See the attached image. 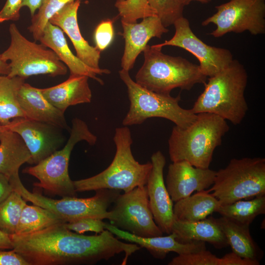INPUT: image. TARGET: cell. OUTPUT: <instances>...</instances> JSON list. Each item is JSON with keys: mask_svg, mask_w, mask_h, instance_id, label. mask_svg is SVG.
I'll return each instance as SVG.
<instances>
[{"mask_svg": "<svg viewBox=\"0 0 265 265\" xmlns=\"http://www.w3.org/2000/svg\"><path fill=\"white\" fill-rule=\"evenodd\" d=\"M9 182L13 190L26 201L49 210L65 222L83 217L108 219L110 212L107 209L120 194L118 190L100 189L89 198L65 197L54 199L28 191L22 184L19 174L10 178Z\"/></svg>", "mask_w": 265, "mask_h": 265, "instance_id": "cell-9", "label": "cell"}, {"mask_svg": "<svg viewBox=\"0 0 265 265\" xmlns=\"http://www.w3.org/2000/svg\"><path fill=\"white\" fill-rule=\"evenodd\" d=\"M2 75V74H1V73L0 72V77Z\"/></svg>", "mask_w": 265, "mask_h": 265, "instance_id": "cell-45", "label": "cell"}, {"mask_svg": "<svg viewBox=\"0 0 265 265\" xmlns=\"http://www.w3.org/2000/svg\"><path fill=\"white\" fill-rule=\"evenodd\" d=\"M152 169L146 185L154 220L162 233H171L174 219L173 201L165 185L163 169L165 157L160 151L151 156Z\"/></svg>", "mask_w": 265, "mask_h": 265, "instance_id": "cell-14", "label": "cell"}, {"mask_svg": "<svg viewBox=\"0 0 265 265\" xmlns=\"http://www.w3.org/2000/svg\"><path fill=\"white\" fill-rule=\"evenodd\" d=\"M114 6L121 21L126 23H135L139 19L157 16L147 0H116Z\"/></svg>", "mask_w": 265, "mask_h": 265, "instance_id": "cell-31", "label": "cell"}, {"mask_svg": "<svg viewBox=\"0 0 265 265\" xmlns=\"http://www.w3.org/2000/svg\"><path fill=\"white\" fill-rule=\"evenodd\" d=\"M214 219L233 252L244 258L259 261L262 251L252 238L249 226L239 224L223 216Z\"/></svg>", "mask_w": 265, "mask_h": 265, "instance_id": "cell-24", "label": "cell"}, {"mask_svg": "<svg viewBox=\"0 0 265 265\" xmlns=\"http://www.w3.org/2000/svg\"><path fill=\"white\" fill-rule=\"evenodd\" d=\"M125 46L121 60L122 69L130 71L133 68L136 59L143 51L149 40L154 37L161 38L168 29L157 16L142 19L139 23L121 21Z\"/></svg>", "mask_w": 265, "mask_h": 265, "instance_id": "cell-16", "label": "cell"}, {"mask_svg": "<svg viewBox=\"0 0 265 265\" xmlns=\"http://www.w3.org/2000/svg\"><path fill=\"white\" fill-rule=\"evenodd\" d=\"M39 41L55 53L59 59L69 68L70 75L86 76L103 85V80L97 75L110 73V71L108 69L96 70L83 63L71 52L63 31L58 26L50 22L48 23L45 27Z\"/></svg>", "mask_w": 265, "mask_h": 265, "instance_id": "cell-20", "label": "cell"}, {"mask_svg": "<svg viewBox=\"0 0 265 265\" xmlns=\"http://www.w3.org/2000/svg\"><path fill=\"white\" fill-rule=\"evenodd\" d=\"M105 229L111 232L119 238L145 248L155 258L163 259L171 252L178 255L186 254L206 249L205 242L194 241L187 243L180 242L171 233L167 236L141 237L121 230L112 224L106 223Z\"/></svg>", "mask_w": 265, "mask_h": 265, "instance_id": "cell-18", "label": "cell"}, {"mask_svg": "<svg viewBox=\"0 0 265 265\" xmlns=\"http://www.w3.org/2000/svg\"><path fill=\"white\" fill-rule=\"evenodd\" d=\"M18 99L25 117L68 129L64 113L51 104L42 94L41 88L25 82L18 92Z\"/></svg>", "mask_w": 265, "mask_h": 265, "instance_id": "cell-19", "label": "cell"}, {"mask_svg": "<svg viewBox=\"0 0 265 265\" xmlns=\"http://www.w3.org/2000/svg\"><path fill=\"white\" fill-rule=\"evenodd\" d=\"M9 71L8 63L3 61L0 54V72L2 75L7 76Z\"/></svg>", "mask_w": 265, "mask_h": 265, "instance_id": "cell-42", "label": "cell"}, {"mask_svg": "<svg viewBox=\"0 0 265 265\" xmlns=\"http://www.w3.org/2000/svg\"><path fill=\"white\" fill-rule=\"evenodd\" d=\"M171 233H174L176 239L183 243L194 241L207 242L217 249L229 245L225 236L212 216L196 221H185L174 218Z\"/></svg>", "mask_w": 265, "mask_h": 265, "instance_id": "cell-22", "label": "cell"}, {"mask_svg": "<svg viewBox=\"0 0 265 265\" xmlns=\"http://www.w3.org/2000/svg\"><path fill=\"white\" fill-rule=\"evenodd\" d=\"M25 79L0 77V125H7L13 119L25 117L19 105L18 92Z\"/></svg>", "mask_w": 265, "mask_h": 265, "instance_id": "cell-26", "label": "cell"}, {"mask_svg": "<svg viewBox=\"0 0 265 265\" xmlns=\"http://www.w3.org/2000/svg\"><path fill=\"white\" fill-rule=\"evenodd\" d=\"M208 190L221 205L265 194V159H232L224 168L216 172Z\"/></svg>", "mask_w": 265, "mask_h": 265, "instance_id": "cell-7", "label": "cell"}, {"mask_svg": "<svg viewBox=\"0 0 265 265\" xmlns=\"http://www.w3.org/2000/svg\"><path fill=\"white\" fill-rule=\"evenodd\" d=\"M74 0H43L36 14L31 17L28 30L35 40L39 41L50 19L67 3Z\"/></svg>", "mask_w": 265, "mask_h": 265, "instance_id": "cell-30", "label": "cell"}, {"mask_svg": "<svg viewBox=\"0 0 265 265\" xmlns=\"http://www.w3.org/2000/svg\"><path fill=\"white\" fill-rule=\"evenodd\" d=\"M43 0H23L22 6L27 7L30 12L31 16L32 17L37 10H38Z\"/></svg>", "mask_w": 265, "mask_h": 265, "instance_id": "cell-40", "label": "cell"}, {"mask_svg": "<svg viewBox=\"0 0 265 265\" xmlns=\"http://www.w3.org/2000/svg\"><path fill=\"white\" fill-rule=\"evenodd\" d=\"M119 75L127 86L130 102L129 110L122 121L123 126L139 125L148 118L159 117L185 128L196 119L197 114L190 109L180 106V95L174 97L149 90L132 80L129 72L125 70H120Z\"/></svg>", "mask_w": 265, "mask_h": 265, "instance_id": "cell-6", "label": "cell"}, {"mask_svg": "<svg viewBox=\"0 0 265 265\" xmlns=\"http://www.w3.org/2000/svg\"><path fill=\"white\" fill-rule=\"evenodd\" d=\"M216 212L239 224L249 226L259 215L265 213V195L250 200H240L232 204L221 205Z\"/></svg>", "mask_w": 265, "mask_h": 265, "instance_id": "cell-27", "label": "cell"}, {"mask_svg": "<svg viewBox=\"0 0 265 265\" xmlns=\"http://www.w3.org/2000/svg\"><path fill=\"white\" fill-rule=\"evenodd\" d=\"M173 25L175 29L174 36L154 46L162 48L171 46L188 51L198 60L200 70L207 77L216 75L234 59L232 53L228 49L210 46L200 39L191 29L188 20L183 16L177 20Z\"/></svg>", "mask_w": 265, "mask_h": 265, "instance_id": "cell-12", "label": "cell"}, {"mask_svg": "<svg viewBox=\"0 0 265 265\" xmlns=\"http://www.w3.org/2000/svg\"><path fill=\"white\" fill-rule=\"evenodd\" d=\"M184 6L189 4L191 1H196L202 3H208L212 0H178Z\"/></svg>", "mask_w": 265, "mask_h": 265, "instance_id": "cell-43", "label": "cell"}, {"mask_svg": "<svg viewBox=\"0 0 265 265\" xmlns=\"http://www.w3.org/2000/svg\"><path fill=\"white\" fill-rule=\"evenodd\" d=\"M215 8L216 12L201 24L216 26L209 33L215 38L231 32L248 31L254 35L265 32V0H230Z\"/></svg>", "mask_w": 265, "mask_h": 265, "instance_id": "cell-10", "label": "cell"}, {"mask_svg": "<svg viewBox=\"0 0 265 265\" xmlns=\"http://www.w3.org/2000/svg\"><path fill=\"white\" fill-rule=\"evenodd\" d=\"M81 0H74L64 6L50 19L49 22L58 26L71 40L77 57L90 68L102 71L99 66L101 52L91 46L80 31L78 11Z\"/></svg>", "mask_w": 265, "mask_h": 265, "instance_id": "cell-17", "label": "cell"}, {"mask_svg": "<svg viewBox=\"0 0 265 265\" xmlns=\"http://www.w3.org/2000/svg\"><path fill=\"white\" fill-rule=\"evenodd\" d=\"M105 225L106 222L102 219L92 217H83L64 223L68 229L80 234L86 232L100 234L105 230Z\"/></svg>", "mask_w": 265, "mask_h": 265, "instance_id": "cell-34", "label": "cell"}, {"mask_svg": "<svg viewBox=\"0 0 265 265\" xmlns=\"http://www.w3.org/2000/svg\"><path fill=\"white\" fill-rule=\"evenodd\" d=\"M162 48L147 45L144 62L137 71L135 82L153 92L170 95L174 89L189 90L195 84H205L207 77L198 65L181 56L163 53Z\"/></svg>", "mask_w": 265, "mask_h": 265, "instance_id": "cell-4", "label": "cell"}, {"mask_svg": "<svg viewBox=\"0 0 265 265\" xmlns=\"http://www.w3.org/2000/svg\"><path fill=\"white\" fill-rule=\"evenodd\" d=\"M113 204L108 220L114 226L141 237L162 236L150 209L146 185L119 194Z\"/></svg>", "mask_w": 265, "mask_h": 265, "instance_id": "cell-11", "label": "cell"}, {"mask_svg": "<svg viewBox=\"0 0 265 265\" xmlns=\"http://www.w3.org/2000/svg\"><path fill=\"white\" fill-rule=\"evenodd\" d=\"M23 0H6L0 11V23L5 21H16L20 17V11Z\"/></svg>", "mask_w": 265, "mask_h": 265, "instance_id": "cell-36", "label": "cell"}, {"mask_svg": "<svg viewBox=\"0 0 265 265\" xmlns=\"http://www.w3.org/2000/svg\"><path fill=\"white\" fill-rule=\"evenodd\" d=\"M26 201L13 190L0 204V230L11 235L16 232L22 210Z\"/></svg>", "mask_w": 265, "mask_h": 265, "instance_id": "cell-29", "label": "cell"}, {"mask_svg": "<svg viewBox=\"0 0 265 265\" xmlns=\"http://www.w3.org/2000/svg\"><path fill=\"white\" fill-rule=\"evenodd\" d=\"M163 25L167 27L183 16V6L178 0H147Z\"/></svg>", "mask_w": 265, "mask_h": 265, "instance_id": "cell-32", "label": "cell"}, {"mask_svg": "<svg viewBox=\"0 0 265 265\" xmlns=\"http://www.w3.org/2000/svg\"><path fill=\"white\" fill-rule=\"evenodd\" d=\"M3 126L0 125V130L2 128Z\"/></svg>", "mask_w": 265, "mask_h": 265, "instance_id": "cell-44", "label": "cell"}, {"mask_svg": "<svg viewBox=\"0 0 265 265\" xmlns=\"http://www.w3.org/2000/svg\"><path fill=\"white\" fill-rule=\"evenodd\" d=\"M0 265H29L20 255L14 250L0 251Z\"/></svg>", "mask_w": 265, "mask_h": 265, "instance_id": "cell-38", "label": "cell"}, {"mask_svg": "<svg viewBox=\"0 0 265 265\" xmlns=\"http://www.w3.org/2000/svg\"><path fill=\"white\" fill-rule=\"evenodd\" d=\"M13 191L9 179L4 174L0 173V204Z\"/></svg>", "mask_w": 265, "mask_h": 265, "instance_id": "cell-39", "label": "cell"}, {"mask_svg": "<svg viewBox=\"0 0 265 265\" xmlns=\"http://www.w3.org/2000/svg\"><path fill=\"white\" fill-rule=\"evenodd\" d=\"M114 35L113 21L110 19L102 21L94 31L95 47L100 52L104 51L112 42Z\"/></svg>", "mask_w": 265, "mask_h": 265, "instance_id": "cell-35", "label": "cell"}, {"mask_svg": "<svg viewBox=\"0 0 265 265\" xmlns=\"http://www.w3.org/2000/svg\"><path fill=\"white\" fill-rule=\"evenodd\" d=\"M113 141L116 153L112 162L95 176L74 181L77 192L100 189L122 190L126 192L146 185L152 163L141 164L134 158L131 150L132 140L129 128H116Z\"/></svg>", "mask_w": 265, "mask_h": 265, "instance_id": "cell-5", "label": "cell"}, {"mask_svg": "<svg viewBox=\"0 0 265 265\" xmlns=\"http://www.w3.org/2000/svg\"><path fill=\"white\" fill-rule=\"evenodd\" d=\"M208 190L197 191L176 202L173 206L174 218L185 221L205 219L216 211L220 202Z\"/></svg>", "mask_w": 265, "mask_h": 265, "instance_id": "cell-25", "label": "cell"}, {"mask_svg": "<svg viewBox=\"0 0 265 265\" xmlns=\"http://www.w3.org/2000/svg\"><path fill=\"white\" fill-rule=\"evenodd\" d=\"M0 249H12L13 246L9 236L0 230Z\"/></svg>", "mask_w": 265, "mask_h": 265, "instance_id": "cell-41", "label": "cell"}, {"mask_svg": "<svg viewBox=\"0 0 265 265\" xmlns=\"http://www.w3.org/2000/svg\"><path fill=\"white\" fill-rule=\"evenodd\" d=\"M88 79L86 76L70 75L63 82L50 87L41 88V91L51 104L64 113L70 106L91 102L92 92Z\"/></svg>", "mask_w": 265, "mask_h": 265, "instance_id": "cell-21", "label": "cell"}, {"mask_svg": "<svg viewBox=\"0 0 265 265\" xmlns=\"http://www.w3.org/2000/svg\"><path fill=\"white\" fill-rule=\"evenodd\" d=\"M216 171L196 167L186 160L172 162L166 178V187L172 201L187 197L195 191L208 188L214 182Z\"/></svg>", "mask_w": 265, "mask_h": 265, "instance_id": "cell-15", "label": "cell"}, {"mask_svg": "<svg viewBox=\"0 0 265 265\" xmlns=\"http://www.w3.org/2000/svg\"><path fill=\"white\" fill-rule=\"evenodd\" d=\"M32 164L30 153L21 137L5 128L0 130V173L9 179L19 174L25 163Z\"/></svg>", "mask_w": 265, "mask_h": 265, "instance_id": "cell-23", "label": "cell"}, {"mask_svg": "<svg viewBox=\"0 0 265 265\" xmlns=\"http://www.w3.org/2000/svg\"><path fill=\"white\" fill-rule=\"evenodd\" d=\"M259 261L242 258L235 253H227L219 258L218 265H259Z\"/></svg>", "mask_w": 265, "mask_h": 265, "instance_id": "cell-37", "label": "cell"}, {"mask_svg": "<svg viewBox=\"0 0 265 265\" xmlns=\"http://www.w3.org/2000/svg\"><path fill=\"white\" fill-rule=\"evenodd\" d=\"M60 223L65 222L49 210L35 205L26 204L22 210L15 234L33 232Z\"/></svg>", "mask_w": 265, "mask_h": 265, "instance_id": "cell-28", "label": "cell"}, {"mask_svg": "<svg viewBox=\"0 0 265 265\" xmlns=\"http://www.w3.org/2000/svg\"><path fill=\"white\" fill-rule=\"evenodd\" d=\"M219 258L206 249L178 255L168 265H218Z\"/></svg>", "mask_w": 265, "mask_h": 265, "instance_id": "cell-33", "label": "cell"}, {"mask_svg": "<svg viewBox=\"0 0 265 265\" xmlns=\"http://www.w3.org/2000/svg\"><path fill=\"white\" fill-rule=\"evenodd\" d=\"M9 32L10 44L0 54L3 61H10L8 77L26 79L33 75H48L54 77L67 74V66L53 51L41 43L28 40L14 23L10 24Z\"/></svg>", "mask_w": 265, "mask_h": 265, "instance_id": "cell-8", "label": "cell"}, {"mask_svg": "<svg viewBox=\"0 0 265 265\" xmlns=\"http://www.w3.org/2000/svg\"><path fill=\"white\" fill-rule=\"evenodd\" d=\"M229 130L226 120L208 112L197 114L186 128L175 125L168 141L171 160H186L196 167L209 168L215 149Z\"/></svg>", "mask_w": 265, "mask_h": 265, "instance_id": "cell-3", "label": "cell"}, {"mask_svg": "<svg viewBox=\"0 0 265 265\" xmlns=\"http://www.w3.org/2000/svg\"><path fill=\"white\" fill-rule=\"evenodd\" d=\"M9 236L12 249L29 265H90L121 253H125L122 265H125L129 257L141 249L120 241L106 229L99 235H84L69 230L64 223Z\"/></svg>", "mask_w": 265, "mask_h": 265, "instance_id": "cell-1", "label": "cell"}, {"mask_svg": "<svg viewBox=\"0 0 265 265\" xmlns=\"http://www.w3.org/2000/svg\"><path fill=\"white\" fill-rule=\"evenodd\" d=\"M247 80L243 65L233 59L225 69L209 77L191 110L196 114H216L234 125L240 124L248 109L244 97Z\"/></svg>", "mask_w": 265, "mask_h": 265, "instance_id": "cell-2", "label": "cell"}, {"mask_svg": "<svg viewBox=\"0 0 265 265\" xmlns=\"http://www.w3.org/2000/svg\"><path fill=\"white\" fill-rule=\"evenodd\" d=\"M3 127L21 137L30 153L32 164H36L50 156L64 142L62 129L26 117L13 119Z\"/></svg>", "mask_w": 265, "mask_h": 265, "instance_id": "cell-13", "label": "cell"}]
</instances>
